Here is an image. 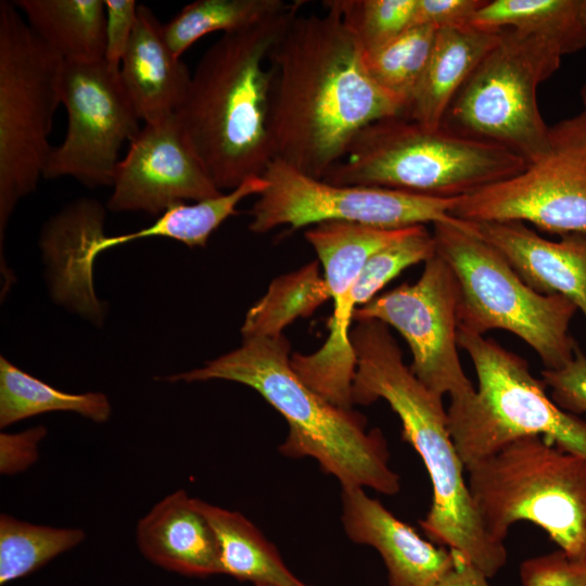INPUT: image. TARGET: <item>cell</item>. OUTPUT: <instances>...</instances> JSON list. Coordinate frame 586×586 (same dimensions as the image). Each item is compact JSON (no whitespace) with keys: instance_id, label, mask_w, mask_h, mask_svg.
Here are the masks:
<instances>
[{"instance_id":"2","label":"cell","mask_w":586,"mask_h":586,"mask_svg":"<svg viewBox=\"0 0 586 586\" xmlns=\"http://www.w3.org/2000/svg\"><path fill=\"white\" fill-rule=\"evenodd\" d=\"M349 337L356 356L353 403L386 400L402 422L404 441L419 454L429 473L433 496L429 512L419 521L421 528L431 542L459 552L493 577L506 564L507 550L481 523L448 429L443 397L404 364L385 323L357 321Z\"/></svg>"},{"instance_id":"17","label":"cell","mask_w":586,"mask_h":586,"mask_svg":"<svg viewBox=\"0 0 586 586\" xmlns=\"http://www.w3.org/2000/svg\"><path fill=\"white\" fill-rule=\"evenodd\" d=\"M342 523L355 543L381 555L388 586H435L455 562L454 550L422 538L362 487H342Z\"/></svg>"},{"instance_id":"8","label":"cell","mask_w":586,"mask_h":586,"mask_svg":"<svg viewBox=\"0 0 586 586\" xmlns=\"http://www.w3.org/2000/svg\"><path fill=\"white\" fill-rule=\"evenodd\" d=\"M458 344L479 383L473 396L447 409L448 429L464 467L528 435H540L586 460V420L561 409L525 359L493 339L462 330Z\"/></svg>"},{"instance_id":"38","label":"cell","mask_w":586,"mask_h":586,"mask_svg":"<svg viewBox=\"0 0 586 586\" xmlns=\"http://www.w3.org/2000/svg\"><path fill=\"white\" fill-rule=\"evenodd\" d=\"M581 98L583 103V111L581 112V118L584 124L585 132H586V84L581 89Z\"/></svg>"},{"instance_id":"24","label":"cell","mask_w":586,"mask_h":586,"mask_svg":"<svg viewBox=\"0 0 586 586\" xmlns=\"http://www.w3.org/2000/svg\"><path fill=\"white\" fill-rule=\"evenodd\" d=\"M471 26L484 30L511 29L556 47L562 55L586 48L583 0L485 1Z\"/></svg>"},{"instance_id":"23","label":"cell","mask_w":586,"mask_h":586,"mask_svg":"<svg viewBox=\"0 0 586 586\" xmlns=\"http://www.w3.org/2000/svg\"><path fill=\"white\" fill-rule=\"evenodd\" d=\"M218 543L222 574L255 586H307L293 575L276 547L243 514L194 498Z\"/></svg>"},{"instance_id":"33","label":"cell","mask_w":586,"mask_h":586,"mask_svg":"<svg viewBox=\"0 0 586 586\" xmlns=\"http://www.w3.org/2000/svg\"><path fill=\"white\" fill-rule=\"evenodd\" d=\"M551 399L563 410L586 416V354L577 345L572 359L560 369L542 371Z\"/></svg>"},{"instance_id":"25","label":"cell","mask_w":586,"mask_h":586,"mask_svg":"<svg viewBox=\"0 0 586 586\" xmlns=\"http://www.w3.org/2000/svg\"><path fill=\"white\" fill-rule=\"evenodd\" d=\"M51 411H73L102 423L111 416V404L100 392L72 394L60 391L0 357V426Z\"/></svg>"},{"instance_id":"14","label":"cell","mask_w":586,"mask_h":586,"mask_svg":"<svg viewBox=\"0 0 586 586\" xmlns=\"http://www.w3.org/2000/svg\"><path fill=\"white\" fill-rule=\"evenodd\" d=\"M61 103L67 130L62 143L52 146L43 177L69 176L89 188L112 186L120 148L141 129L119 68L105 60L64 61Z\"/></svg>"},{"instance_id":"1","label":"cell","mask_w":586,"mask_h":586,"mask_svg":"<svg viewBox=\"0 0 586 586\" xmlns=\"http://www.w3.org/2000/svg\"><path fill=\"white\" fill-rule=\"evenodd\" d=\"M273 160L322 179L368 125L405 116L370 77L364 51L333 12L291 21L269 54Z\"/></svg>"},{"instance_id":"39","label":"cell","mask_w":586,"mask_h":586,"mask_svg":"<svg viewBox=\"0 0 586 586\" xmlns=\"http://www.w3.org/2000/svg\"><path fill=\"white\" fill-rule=\"evenodd\" d=\"M583 14L586 21V0H583Z\"/></svg>"},{"instance_id":"37","label":"cell","mask_w":586,"mask_h":586,"mask_svg":"<svg viewBox=\"0 0 586 586\" xmlns=\"http://www.w3.org/2000/svg\"><path fill=\"white\" fill-rule=\"evenodd\" d=\"M453 550V549H451ZM453 566L442 576L435 586H492L488 576L468 561L462 555L455 551Z\"/></svg>"},{"instance_id":"7","label":"cell","mask_w":586,"mask_h":586,"mask_svg":"<svg viewBox=\"0 0 586 586\" xmlns=\"http://www.w3.org/2000/svg\"><path fill=\"white\" fill-rule=\"evenodd\" d=\"M433 227L436 253L459 283L458 330L479 335L509 331L534 349L545 369H560L572 359L577 346L569 332L574 303L531 288L472 222Z\"/></svg>"},{"instance_id":"12","label":"cell","mask_w":586,"mask_h":586,"mask_svg":"<svg viewBox=\"0 0 586 586\" xmlns=\"http://www.w3.org/2000/svg\"><path fill=\"white\" fill-rule=\"evenodd\" d=\"M548 153L513 177L459 196L451 215L473 224L530 222L586 233V132L581 115L550 127Z\"/></svg>"},{"instance_id":"19","label":"cell","mask_w":586,"mask_h":586,"mask_svg":"<svg viewBox=\"0 0 586 586\" xmlns=\"http://www.w3.org/2000/svg\"><path fill=\"white\" fill-rule=\"evenodd\" d=\"M136 540L154 564L190 576L222 573L216 535L194 498L178 489L139 520Z\"/></svg>"},{"instance_id":"29","label":"cell","mask_w":586,"mask_h":586,"mask_svg":"<svg viewBox=\"0 0 586 586\" xmlns=\"http://www.w3.org/2000/svg\"><path fill=\"white\" fill-rule=\"evenodd\" d=\"M436 33L434 26L416 25L384 47L364 53L372 80L406 111L428 65Z\"/></svg>"},{"instance_id":"20","label":"cell","mask_w":586,"mask_h":586,"mask_svg":"<svg viewBox=\"0 0 586 586\" xmlns=\"http://www.w3.org/2000/svg\"><path fill=\"white\" fill-rule=\"evenodd\" d=\"M119 75L136 113L144 124L175 115L188 90L191 73L164 41L162 25L143 4L123 56Z\"/></svg>"},{"instance_id":"3","label":"cell","mask_w":586,"mask_h":586,"mask_svg":"<svg viewBox=\"0 0 586 586\" xmlns=\"http://www.w3.org/2000/svg\"><path fill=\"white\" fill-rule=\"evenodd\" d=\"M303 1L257 25L222 34L200 59L175 118L218 190L263 177L273 160L266 61Z\"/></svg>"},{"instance_id":"34","label":"cell","mask_w":586,"mask_h":586,"mask_svg":"<svg viewBox=\"0 0 586 586\" xmlns=\"http://www.w3.org/2000/svg\"><path fill=\"white\" fill-rule=\"evenodd\" d=\"M105 55L106 63L120 66L132 36L138 5L135 0H105Z\"/></svg>"},{"instance_id":"35","label":"cell","mask_w":586,"mask_h":586,"mask_svg":"<svg viewBox=\"0 0 586 586\" xmlns=\"http://www.w3.org/2000/svg\"><path fill=\"white\" fill-rule=\"evenodd\" d=\"M42 425L17 433L0 434V473L15 475L30 468L39 458V444L46 437Z\"/></svg>"},{"instance_id":"18","label":"cell","mask_w":586,"mask_h":586,"mask_svg":"<svg viewBox=\"0 0 586 586\" xmlns=\"http://www.w3.org/2000/svg\"><path fill=\"white\" fill-rule=\"evenodd\" d=\"M474 226L525 283L542 294L570 300L586 321V233H566L551 241L520 221Z\"/></svg>"},{"instance_id":"27","label":"cell","mask_w":586,"mask_h":586,"mask_svg":"<svg viewBox=\"0 0 586 586\" xmlns=\"http://www.w3.org/2000/svg\"><path fill=\"white\" fill-rule=\"evenodd\" d=\"M291 3L282 0H198L162 25V35L171 53L180 58L207 34L252 27L285 11Z\"/></svg>"},{"instance_id":"36","label":"cell","mask_w":586,"mask_h":586,"mask_svg":"<svg viewBox=\"0 0 586 586\" xmlns=\"http://www.w3.org/2000/svg\"><path fill=\"white\" fill-rule=\"evenodd\" d=\"M484 3V0H417L413 26L467 27Z\"/></svg>"},{"instance_id":"4","label":"cell","mask_w":586,"mask_h":586,"mask_svg":"<svg viewBox=\"0 0 586 586\" xmlns=\"http://www.w3.org/2000/svg\"><path fill=\"white\" fill-rule=\"evenodd\" d=\"M290 343L280 336L243 339L242 345L203 367L166 377L169 382L227 380L259 393L285 419L289 434L279 450L311 457L342 487H370L384 495L399 492V475L388 464L386 441L367 430L362 415L335 406L308 387L290 364Z\"/></svg>"},{"instance_id":"28","label":"cell","mask_w":586,"mask_h":586,"mask_svg":"<svg viewBox=\"0 0 586 586\" xmlns=\"http://www.w3.org/2000/svg\"><path fill=\"white\" fill-rule=\"evenodd\" d=\"M86 538L80 528L53 527L0 515V584L38 570Z\"/></svg>"},{"instance_id":"13","label":"cell","mask_w":586,"mask_h":586,"mask_svg":"<svg viewBox=\"0 0 586 586\" xmlns=\"http://www.w3.org/2000/svg\"><path fill=\"white\" fill-rule=\"evenodd\" d=\"M459 283L436 252L424 262L420 278L377 295L356 308L354 320L374 319L396 329L407 342L416 378L433 393L460 403L474 395L459 358Z\"/></svg>"},{"instance_id":"31","label":"cell","mask_w":586,"mask_h":586,"mask_svg":"<svg viewBox=\"0 0 586 586\" xmlns=\"http://www.w3.org/2000/svg\"><path fill=\"white\" fill-rule=\"evenodd\" d=\"M435 252L433 234L423 225L409 227L400 237L367 259L354 286L355 307L368 304L403 270L418 263H424Z\"/></svg>"},{"instance_id":"26","label":"cell","mask_w":586,"mask_h":586,"mask_svg":"<svg viewBox=\"0 0 586 586\" xmlns=\"http://www.w3.org/2000/svg\"><path fill=\"white\" fill-rule=\"evenodd\" d=\"M328 300L329 289L319 273L318 262L280 276L247 311L241 329L243 339L280 336L288 324L310 316Z\"/></svg>"},{"instance_id":"6","label":"cell","mask_w":586,"mask_h":586,"mask_svg":"<svg viewBox=\"0 0 586 586\" xmlns=\"http://www.w3.org/2000/svg\"><path fill=\"white\" fill-rule=\"evenodd\" d=\"M485 532L504 543L519 521L540 527L570 559L586 563V460L540 435L515 438L464 467Z\"/></svg>"},{"instance_id":"11","label":"cell","mask_w":586,"mask_h":586,"mask_svg":"<svg viewBox=\"0 0 586 586\" xmlns=\"http://www.w3.org/2000/svg\"><path fill=\"white\" fill-rule=\"evenodd\" d=\"M268 184L250 214V230L265 233L288 225L293 230L327 221L356 222L384 229L425 224L469 226L451 215L458 198L443 199L387 188L334 184L272 160Z\"/></svg>"},{"instance_id":"5","label":"cell","mask_w":586,"mask_h":586,"mask_svg":"<svg viewBox=\"0 0 586 586\" xmlns=\"http://www.w3.org/2000/svg\"><path fill=\"white\" fill-rule=\"evenodd\" d=\"M527 165L501 145L397 116L365 127L322 179L451 199L513 177Z\"/></svg>"},{"instance_id":"9","label":"cell","mask_w":586,"mask_h":586,"mask_svg":"<svg viewBox=\"0 0 586 586\" xmlns=\"http://www.w3.org/2000/svg\"><path fill=\"white\" fill-rule=\"evenodd\" d=\"M64 60L0 2V241L17 202L36 190L52 146Z\"/></svg>"},{"instance_id":"10","label":"cell","mask_w":586,"mask_h":586,"mask_svg":"<svg viewBox=\"0 0 586 586\" xmlns=\"http://www.w3.org/2000/svg\"><path fill=\"white\" fill-rule=\"evenodd\" d=\"M549 42L511 29L483 58L450 103L442 126L454 133L501 145L532 164L551 144L537 103V87L560 66Z\"/></svg>"},{"instance_id":"30","label":"cell","mask_w":586,"mask_h":586,"mask_svg":"<svg viewBox=\"0 0 586 586\" xmlns=\"http://www.w3.org/2000/svg\"><path fill=\"white\" fill-rule=\"evenodd\" d=\"M417 0H327L364 53L373 52L413 26Z\"/></svg>"},{"instance_id":"15","label":"cell","mask_w":586,"mask_h":586,"mask_svg":"<svg viewBox=\"0 0 586 586\" xmlns=\"http://www.w3.org/2000/svg\"><path fill=\"white\" fill-rule=\"evenodd\" d=\"M408 228L384 229L356 222L327 221L304 233L323 267V278L334 307L323 345L308 355L293 354L290 364L308 387L335 406L353 409L354 405L352 386L356 356L349 334L356 309L353 291L357 278L374 252Z\"/></svg>"},{"instance_id":"32","label":"cell","mask_w":586,"mask_h":586,"mask_svg":"<svg viewBox=\"0 0 586 586\" xmlns=\"http://www.w3.org/2000/svg\"><path fill=\"white\" fill-rule=\"evenodd\" d=\"M519 575L522 586H586V563L558 549L524 560Z\"/></svg>"},{"instance_id":"21","label":"cell","mask_w":586,"mask_h":586,"mask_svg":"<svg viewBox=\"0 0 586 586\" xmlns=\"http://www.w3.org/2000/svg\"><path fill=\"white\" fill-rule=\"evenodd\" d=\"M499 36L500 30L471 25L437 29L428 65L404 117L440 129L454 98Z\"/></svg>"},{"instance_id":"22","label":"cell","mask_w":586,"mask_h":586,"mask_svg":"<svg viewBox=\"0 0 586 586\" xmlns=\"http://www.w3.org/2000/svg\"><path fill=\"white\" fill-rule=\"evenodd\" d=\"M34 33L65 62H97L105 55L102 0H16Z\"/></svg>"},{"instance_id":"40","label":"cell","mask_w":586,"mask_h":586,"mask_svg":"<svg viewBox=\"0 0 586 586\" xmlns=\"http://www.w3.org/2000/svg\"><path fill=\"white\" fill-rule=\"evenodd\" d=\"M258 586H270V585H258Z\"/></svg>"},{"instance_id":"16","label":"cell","mask_w":586,"mask_h":586,"mask_svg":"<svg viewBox=\"0 0 586 586\" xmlns=\"http://www.w3.org/2000/svg\"><path fill=\"white\" fill-rule=\"evenodd\" d=\"M119 161L107 206L113 212L162 215L184 201L217 196V189L175 116L144 124Z\"/></svg>"}]
</instances>
